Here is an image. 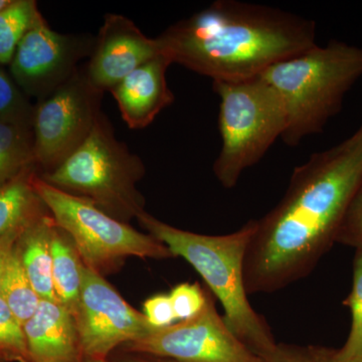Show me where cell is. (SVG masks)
I'll use <instances>...</instances> for the list:
<instances>
[{
  "label": "cell",
  "mask_w": 362,
  "mask_h": 362,
  "mask_svg": "<svg viewBox=\"0 0 362 362\" xmlns=\"http://www.w3.org/2000/svg\"><path fill=\"white\" fill-rule=\"evenodd\" d=\"M0 362H7V361H2V359H0Z\"/></svg>",
  "instance_id": "obj_33"
},
{
  "label": "cell",
  "mask_w": 362,
  "mask_h": 362,
  "mask_svg": "<svg viewBox=\"0 0 362 362\" xmlns=\"http://www.w3.org/2000/svg\"><path fill=\"white\" fill-rule=\"evenodd\" d=\"M30 168L0 188V237L30 226L45 206L32 185Z\"/></svg>",
  "instance_id": "obj_17"
},
{
  "label": "cell",
  "mask_w": 362,
  "mask_h": 362,
  "mask_svg": "<svg viewBox=\"0 0 362 362\" xmlns=\"http://www.w3.org/2000/svg\"><path fill=\"white\" fill-rule=\"evenodd\" d=\"M32 362H78L84 358L75 315L57 301L40 300L23 325Z\"/></svg>",
  "instance_id": "obj_14"
},
{
  "label": "cell",
  "mask_w": 362,
  "mask_h": 362,
  "mask_svg": "<svg viewBox=\"0 0 362 362\" xmlns=\"http://www.w3.org/2000/svg\"><path fill=\"white\" fill-rule=\"evenodd\" d=\"M32 185L57 225L73 240L83 263L98 273L127 257L173 258L160 240L117 220L89 199L52 187L35 175Z\"/></svg>",
  "instance_id": "obj_7"
},
{
  "label": "cell",
  "mask_w": 362,
  "mask_h": 362,
  "mask_svg": "<svg viewBox=\"0 0 362 362\" xmlns=\"http://www.w3.org/2000/svg\"><path fill=\"white\" fill-rule=\"evenodd\" d=\"M143 311L150 325L154 328H163L173 325L176 320L169 295L158 294L150 297L144 302Z\"/></svg>",
  "instance_id": "obj_26"
},
{
  "label": "cell",
  "mask_w": 362,
  "mask_h": 362,
  "mask_svg": "<svg viewBox=\"0 0 362 362\" xmlns=\"http://www.w3.org/2000/svg\"><path fill=\"white\" fill-rule=\"evenodd\" d=\"M173 64L239 82L316 45L315 21L275 7L218 0L156 37Z\"/></svg>",
  "instance_id": "obj_2"
},
{
  "label": "cell",
  "mask_w": 362,
  "mask_h": 362,
  "mask_svg": "<svg viewBox=\"0 0 362 362\" xmlns=\"http://www.w3.org/2000/svg\"><path fill=\"white\" fill-rule=\"evenodd\" d=\"M149 235L160 240L173 257L187 259L223 306V320L252 351L265 358L277 347L265 318L252 308L244 278L245 257L256 230V220L237 232L206 235L180 230L143 211L137 216Z\"/></svg>",
  "instance_id": "obj_3"
},
{
  "label": "cell",
  "mask_w": 362,
  "mask_h": 362,
  "mask_svg": "<svg viewBox=\"0 0 362 362\" xmlns=\"http://www.w3.org/2000/svg\"><path fill=\"white\" fill-rule=\"evenodd\" d=\"M144 173L142 161L116 139L99 114L87 139L42 178L126 223L144 211V199L136 188Z\"/></svg>",
  "instance_id": "obj_5"
},
{
  "label": "cell",
  "mask_w": 362,
  "mask_h": 362,
  "mask_svg": "<svg viewBox=\"0 0 362 362\" xmlns=\"http://www.w3.org/2000/svg\"><path fill=\"white\" fill-rule=\"evenodd\" d=\"M11 2H13V0H0V13L6 9L7 6H11Z\"/></svg>",
  "instance_id": "obj_31"
},
{
  "label": "cell",
  "mask_w": 362,
  "mask_h": 362,
  "mask_svg": "<svg viewBox=\"0 0 362 362\" xmlns=\"http://www.w3.org/2000/svg\"><path fill=\"white\" fill-rule=\"evenodd\" d=\"M176 320L185 321L199 315L207 303L209 295L199 284L182 283L169 293Z\"/></svg>",
  "instance_id": "obj_23"
},
{
  "label": "cell",
  "mask_w": 362,
  "mask_h": 362,
  "mask_svg": "<svg viewBox=\"0 0 362 362\" xmlns=\"http://www.w3.org/2000/svg\"><path fill=\"white\" fill-rule=\"evenodd\" d=\"M56 221L42 214L21 233L16 243L21 263L40 300L57 301L52 285V233Z\"/></svg>",
  "instance_id": "obj_15"
},
{
  "label": "cell",
  "mask_w": 362,
  "mask_h": 362,
  "mask_svg": "<svg viewBox=\"0 0 362 362\" xmlns=\"http://www.w3.org/2000/svg\"><path fill=\"white\" fill-rule=\"evenodd\" d=\"M308 350L311 362H362V354L342 361V359L338 358L335 354V349L310 345L308 346Z\"/></svg>",
  "instance_id": "obj_29"
},
{
  "label": "cell",
  "mask_w": 362,
  "mask_h": 362,
  "mask_svg": "<svg viewBox=\"0 0 362 362\" xmlns=\"http://www.w3.org/2000/svg\"><path fill=\"white\" fill-rule=\"evenodd\" d=\"M26 228L14 230V232L0 237V285H1L2 275H4L7 261H8L11 252H13L14 247H16V243L20 239L21 233H23Z\"/></svg>",
  "instance_id": "obj_28"
},
{
  "label": "cell",
  "mask_w": 362,
  "mask_h": 362,
  "mask_svg": "<svg viewBox=\"0 0 362 362\" xmlns=\"http://www.w3.org/2000/svg\"><path fill=\"white\" fill-rule=\"evenodd\" d=\"M99 94L87 78L74 76L40 102L35 115V163L49 173L78 149L100 114Z\"/></svg>",
  "instance_id": "obj_10"
},
{
  "label": "cell",
  "mask_w": 362,
  "mask_h": 362,
  "mask_svg": "<svg viewBox=\"0 0 362 362\" xmlns=\"http://www.w3.org/2000/svg\"><path fill=\"white\" fill-rule=\"evenodd\" d=\"M0 297L21 325L35 314L39 307L40 298L26 275L16 245L2 275Z\"/></svg>",
  "instance_id": "obj_19"
},
{
  "label": "cell",
  "mask_w": 362,
  "mask_h": 362,
  "mask_svg": "<svg viewBox=\"0 0 362 362\" xmlns=\"http://www.w3.org/2000/svg\"><path fill=\"white\" fill-rule=\"evenodd\" d=\"M23 99L11 78L0 69V120H18Z\"/></svg>",
  "instance_id": "obj_25"
},
{
  "label": "cell",
  "mask_w": 362,
  "mask_h": 362,
  "mask_svg": "<svg viewBox=\"0 0 362 362\" xmlns=\"http://www.w3.org/2000/svg\"><path fill=\"white\" fill-rule=\"evenodd\" d=\"M73 54L70 37L52 30L40 14L16 47L11 71L28 89H56L66 81Z\"/></svg>",
  "instance_id": "obj_12"
},
{
  "label": "cell",
  "mask_w": 362,
  "mask_h": 362,
  "mask_svg": "<svg viewBox=\"0 0 362 362\" xmlns=\"http://www.w3.org/2000/svg\"><path fill=\"white\" fill-rule=\"evenodd\" d=\"M40 16L37 2L13 0L11 6L0 13V64L13 61L21 39Z\"/></svg>",
  "instance_id": "obj_20"
},
{
  "label": "cell",
  "mask_w": 362,
  "mask_h": 362,
  "mask_svg": "<svg viewBox=\"0 0 362 362\" xmlns=\"http://www.w3.org/2000/svg\"><path fill=\"white\" fill-rule=\"evenodd\" d=\"M33 163V141L23 123L0 120V188Z\"/></svg>",
  "instance_id": "obj_18"
},
{
  "label": "cell",
  "mask_w": 362,
  "mask_h": 362,
  "mask_svg": "<svg viewBox=\"0 0 362 362\" xmlns=\"http://www.w3.org/2000/svg\"><path fill=\"white\" fill-rule=\"evenodd\" d=\"M78 362H109L108 361H96V359H90V358H82L80 361Z\"/></svg>",
  "instance_id": "obj_32"
},
{
  "label": "cell",
  "mask_w": 362,
  "mask_h": 362,
  "mask_svg": "<svg viewBox=\"0 0 362 362\" xmlns=\"http://www.w3.org/2000/svg\"><path fill=\"white\" fill-rule=\"evenodd\" d=\"M361 185L362 124L340 144L297 166L283 199L256 220L245 257L247 294L280 291L307 277L337 243Z\"/></svg>",
  "instance_id": "obj_1"
},
{
  "label": "cell",
  "mask_w": 362,
  "mask_h": 362,
  "mask_svg": "<svg viewBox=\"0 0 362 362\" xmlns=\"http://www.w3.org/2000/svg\"><path fill=\"white\" fill-rule=\"evenodd\" d=\"M109 362H176L170 361V359L160 358L146 354H136V352L124 351L122 354H116V356H110L108 359Z\"/></svg>",
  "instance_id": "obj_30"
},
{
  "label": "cell",
  "mask_w": 362,
  "mask_h": 362,
  "mask_svg": "<svg viewBox=\"0 0 362 362\" xmlns=\"http://www.w3.org/2000/svg\"><path fill=\"white\" fill-rule=\"evenodd\" d=\"M344 304L351 311V329L344 345L335 349L339 359L352 358L362 354V247L356 249L354 264V283Z\"/></svg>",
  "instance_id": "obj_21"
},
{
  "label": "cell",
  "mask_w": 362,
  "mask_h": 362,
  "mask_svg": "<svg viewBox=\"0 0 362 362\" xmlns=\"http://www.w3.org/2000/svg\"><path fill=\"white\" fill-rule=\"evenodd\" d=\"M75 318L83 356L96 361H108L120 345L137 341L154 328L101 274L86 265Z\"/></svg>",
  "instance_id": "obj_9"
},
{
  "label": "cell",
  "mask_w": 362,
  "mask_h": 362,
  "mask_svg": "<svg viewBox=\"0 0 362 362\" xmlns=\"http://www.w3.org/2000/svg\"><path fill=\"white\" fill-rule=\"evenodd\" d=\"M51 252L52 285L57 302L75 315L85 264L70 235L57 223L52 230Z\"/></svg>",
  "instance_id": "obj_16"
},
{
  "label": "cell",
  "mask_w": 362,
  "mask_h": 362,
  "mask_svg": "<svg viewBox=\"0 0 362 362\" xmlns=\"http://www.w3.org/2000/svg\"><path fill=\"white\" fill-rule=\"evenodd\" d=\"M159 54L160 47L156 39L146 37L132 21L109 14L102 26L86 78L98 92L111 90Z\"/></svg>",
  "instance_id": "obj_11"
},
{
  "label": "cell",
  "mask_w": 362,
  "mask_h": 362,
  "mask_svg": "<svg viewBox=\"0 0 362 362\" xmlns=\"http://www.w3.org/2000/svg\"><path fill=\"white\" fill-rule=\"evenodd\" d=\"M267 362H311L308 346L278 343L277 347L268 356Z\"/></svg>",
  "instance_id": "obj_27"
},
{
  "label": "cell",
  "mask_w": 362,
  "mask_h": 362,
  "mask_svg": "<svg viewBox=\"0 0 362 362\" xmlns=\"http://www.w3.org/2000/svg\"><path fill=\"white\" fill-rule=\"evenodd\" d=\"M124 346L125 351L176 362H267L233 334L216 311L211 295L199 315L153 328L146 337Z\"/></svg>",
  "instance_id": "obj_8"
},
{
  "label": "cell",
  "mask_w": 362,
  "mask_h": 362,
  "mask_svg": "<svg viewBox=\"0 0 362 362\" xmlns=\"http://www.w3.org/2000/svg\"><path fill=\"white\" fill-rule=\"evenodd\" d=\"M337 243L362 247V185L352 197L343 218Z\"/></svg>",
  "instance_id": "obj_24"
},
{
  "label": "cell",
  "mask_w": 362,
  "mask_h": 362,
  "mask_svg": "<svg viewBox=\"0 0 362 362\" xmlns=\"http://www.w3.org/2000/svg\"><path fill=\"white\" fill-rule=\"evenodd\" d=\"M214 90L220 97L221 137L214 173L230 189L282 138L287 115L280 96L261 76L239 82H214Z\"/></svg>",
  "instance_id": "obj_6"
},
{
  "label": "cell",
  "mask_w": 362,
  "mask_h": 362,
  "mask_svg": "<svg viewBox=\"0 0 362 362\" xmlns=\"http://www.w3.org/2000/svg\"><path fill=\"white\" fill-rule=\"evenodd\" d=\"M170 59L163 54L150 59L111 90L123 120L131 129H143L175 101L166 71Z\"/></svg>",
  "instance_id": "obj_13"
},
{
  "label": "cell",
  "mask_w": 362,
  "mask_h": 362,
  "mask_svg": "<svg viewBox=\"0 0 362 362\" xmlns=\"http://www.w3.org/2000/svg\"><path fill=\"white\" fill-rule=\"evenodd\" d=\"M259 76L284 104L287 126L281 139L297 146L341 109L345 94L362 76V47L337 40L316 45Z\"/></svg>",
  "instance_id": "obj_4"
},
{
  "label": "cell",
  "mask_w": 362,
  "mask_h": 362,
  "mask_svg": "<svg viewBox=\"0 0 362 362\" xmlns=\"http://www.w3.org/2000/svg\"><path fill=\"white\" fill-rule=\"evenodd\" d=\"M0 359L7 362H32L23 327L0 297Z\"/></svg>",
  "instance_id": "obj_22"
}]
</instances>
